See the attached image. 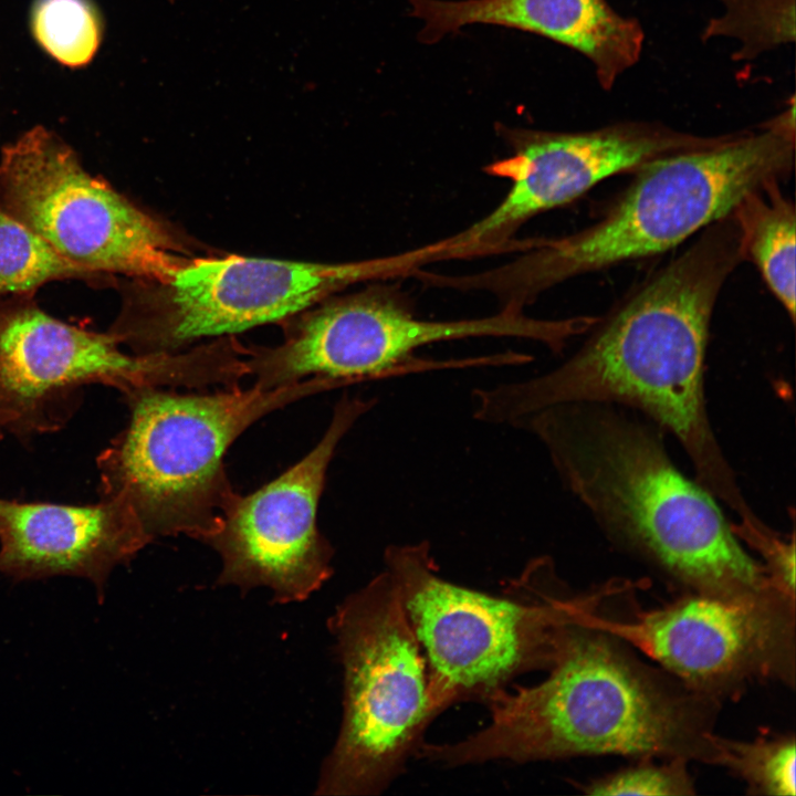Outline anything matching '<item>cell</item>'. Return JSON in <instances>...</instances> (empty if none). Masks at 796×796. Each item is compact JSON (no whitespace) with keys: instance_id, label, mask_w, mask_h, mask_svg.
Wrapping results in <instances>:
<instances>
[{"instance_id":"obj_1","label":"cell","mask_w":796,"mask_h":796,"mask_svg":"<svg viewBox=\"0 0 796 796\" xmlns=\"http://www.w3.org/2000/svg\"><path fill=\"white\" fill-rule=\"evenodd\" d=\"M743 259L729 216L642 285L557 367L523 380L476 388L472 416L515 429L546 408L578 402L632 409L671 433L695 479L741 527L762 519L746 501L710 421L704 364L710 322L723 283Z\"/></svg>"},{"instance_id":"obj_2","label":"cell","mask_w":796,"mask_h":796,"mask_svg":"<svg viewBox=\"0 0 796 796\" xmlns=\"http://www.w3.org/2000/svg\"><path fill=\"white\" fill-rule=\"evenodd\" d=\"M516 429L541 442L563 485L609 538L690 591L782 593L743 547L718 499L677 467L664 431L639 412L567 404L537 411Z\"/></svg>"},{"instance_id":"obj_3","label":"cell","mask_w":796,"mask_h":796,"mask_svg":"<svg viewBox=\"0 0 796 796\" xmlns=\"http://www.w3.org/2000/svg\"><path fill=\"white\" fill-rule=\"evenodd\" d=\"M548 669L542 682L489 701L485 727L454 743L423 742L418 757L447 767L604 754L714 764L718 701L646 666L618 638L574 618Z\"/></svg>"},{"instance_id":"obj_4","label":"cell","mask_w":796,"mask_h":796,"mask_svg":"<svg viewBox=\"0 0 796 796\" xmlns=\"http://www.w3.org/2000/svg\"><path fill=\"white\" fill-rule=\"evenodd\" d=\"M795 154V104L760 130L652 159L596 223L532 241L517 259L476 273L475 285L522 308L569 277L674 248L729 217L750 192L785 177Z\"/></svg>"},{"instance_id":"obj_5","label":"cell","mask_w":796,"mask_h":796,"mask_svg":"<svg viewBox=\"0 0 796 796\" xmlns=\"http://www.w3.org/2000/svg\"><path fill=\"white\" fill-rule=\"evenodd\" d=\"M345 385L312 377L275 388L132 391L124 396L127 426L97 458L101 496L126 501L153 540L184 535L206 543L238 494L223 462L231 444L268 413Z\"/></svg>"},{"instance_id":"obj_6","label":"cell","mask_w":796,"mask_h":796,"mask_svg":"<svg viewBox=\"0 0 796 796\" xmlns=\"http://www.w3.org/2000/svg\"><path fill=\"white\" fill-rule=\"evenodd\" d=\"M383 559L425 657L434 719L459 702L486 704L517 677L548 669L561 629L587 598L553 594L549 557L526 565L511 598L447 580L428 541L391 544Z\"/></svg>"},{"instance_id":"obj_7","label":"cell","mask_w":796,"mask_h":796,"mask_svg":"<svg viewBox=\"0 0 796 796\" xmlns=\"http://www.w3.org/2000/svg\"><path fill=\"white\" fill-rule=\"evenodd\" d=\"M327 625L343 669V718L315 793L379 795L434 720L425 657L385 569L337 605Z\"/></svg>"},{"instance_id":"obj_8","label":"cell","mask_w":796,"mask_h":796,"mask_svg":"<svg viewBox=\"0 0 796 796\" xmlns=\"http://www.w3.org/2000/svg\"><path fill=\"white\" fill-rule=\"evenodd\" d=\"M421 262L418 249L345 263L190 259L166 281L133 279L108 332L135 354L179 352L203 338L290 320L352 284L412 272Z\"/></svg>"},{"instance_id":"obj_9","label":"cell","mask_w":796,"mask_h":796,"mask_svg":"<svg viewBox=\"0 0 796 796\" xmlns=\"http://www.w3.org/2000/svg\"><path fill=\"white\" fill-rule=\"evenodd\" d=\"M326 301L291 321L282 344L248 348L254 384L275 388L322 377L353 385L436 367L493 366V356L427 362L412 355L434 343L475 337L523 338L559 352L583 331L579 317L536 318L512 307L478 318L422 320L394 294L371 287Z\"/></svg>"},{"instance_id":"obj_10","label":"cell","mask_w":796,"mask_h":796,"mask_svg":"<svg viewBox=\"0 0 796 796\" xmlns=\"http://www.w3.org/2000/svg\"><path fill=\"white\" fill-rule=\"evenodd\" d=\"M240 373L223 339L184 352L126 354L109 332L65 323L33 302L0 304V409L17 434L61 429L91 384L123 396L144 388L202 390L233 386Z\"/></svg>"},{"instance_id":"obj_11","label":"cell","mask_w":796,"mask_h":796,"mask_svg":"<svg viewBox=\"0 0 796 796\" xmlns=\"http://www.w3.org/2000/svg\"><path fill=\"white\" fill-rule=\"evenodd\" d=\"M0 205L63 258L105 277L166 281L190 260L161 222L86 171L44 126L2 148Z\"/></svg>"},{"instance_id":"obj_12","label":"cell","mask_w":796,"mask_h":796,"mask_svg":"<svg viewBox=\"0 0 796 796\" xmlns=\"http://www.w3.org/2000/svg\"><path fill=\"white\" fill-rule=\"evenodd\" d=\"M576 621L636 647L696 693L719 700L753 681H795V599L690 594L629 619L582 610Z\"/></svg>"},{"instance_id":"obj_13","label":"cell","mask_w":796,"mask_h":796,"mask_svg":"<svg viewBox=\"0 0 796 796\" xmlns=\"http://www.w3.org/2000/svg\"><path fill=\"white\" fill-rule=\"evenodd\" d=\"M376 398L344 395L316 446L254 492L238 493L206 544L220 556L218 584L242 591L266 587L280 604L302 601L332 576L334 548L317 510L336 449Z\"/></svg>"},{"instance_id":"obj_14","label":"cell","mask_w":796,"mask_h":796,"mask_svg":"<svg viewBox=\"0 0 796 796\" xmlns=\"http://www.w3.org/2000/svg\"><path fill=\"white\" fill-rule=\"evenodd\" d=\"M503 133L512 155L492 163L485 171L509 180L510 188L488 214L443 239L447 259L507 248L509 237L530 218L575 200L599 181L721 139L643 124L582 133L515 128H503Z\"/></svg>"},{"instance_id":"obj_15","label":"cell","mask_w":796,"mask_h":796,"mask_svg":"<svg viewBox=\"0 0 796 796\" xmlns=\"http://www.w3.org/2000/svg\"><path fill=\"white\" fill-rule=\"evenodd\" d=\"M151 540L133 507L117 496L87 505L0 498V573L17 580L77 576L102 594L115 566L128 563Z\"/></svg>"},{"instance_id":"obj_16","label":"cell","mask_w":796,"mask_h":796,"mask_svg":"<svg viewBox=\"0 0 796 796\" xmlns=\"http://www.w3.org/2000/svg\"><path fill=\"white\" fill-rule=\"evenodd\" d=\"M423 21L425 42H434L467 24L485 23L536 33L569 46L594 65L604 90L635 65L645 33L635 18L616 12L606 0H409Z\"/></svg>"},{"instance_id":"obj_17","label":"cell","mask_w":796,"mask_h":796,"mask_svg":"<svg viewBox=\"0 0 796 796\" xmlns=\"http://www.w3.org/2000/svg\"><path fill=\"white\" fill-rule=\"evenodd\" d=\"M773 180L745 196L731 213L743 259L758 268L766 284L795 320L794 203Z\"/></svg>"},{"instance_id":"obj_18","label":"cell","mask_w":796,"mask_h":796,"mask_svg":"<svg viewBox=\"0 0 796 796\" xmlns=\"http://www.w3.org/2000/svg\"><path fill=\"white\" fill-rule=\"evenodd\" d=\"M107 279L63 258L0 205V297L27 296L52 281L107 283Z\"/></svg>"},{"instance_id":"obj_19","label":"cell","mask_w":796,"mask_h":796,"mask_svg":"<svg viewBox=\"0 0 796 796\" xmlns=\"http://www.w3.org/2000/svg\"><path fill=\"white\" fill-rule=\"evenodd\" d=\"M31 29L38 44L70 67L90 63L103 35L101 15L91 0H35Z\"/></svg>"},{"instance_id":"obj_20","label":"cell","mask_w":796,"mask_h":796,"mask_svg":"<svg viewBox=\"0 0 796 796\" xmlns=\"http://www.w3.org/2000/svg\"><path fill=\"white\" fill-rule=\"evenodd\" d=\"M715 763L742 778L751 794H796L794 735H760L736 741L714 735Z\"/></svg>"},{"instance_id":"obj_21","label":"cell","mask_w":796,"mask_h":796,"mask_svg":"<svg viewBox=\"0 0 796 796\" xmlns=\"http://www.w3.org/2000/svg\"><path fill=\"white\" fill-rule=\"evenodd\" d=\"M724 14L712 19L703 36H733L742 42L735 59L795 41V0H721Z\"/></svg>"},{"instance_id":"obj_22","label":"cell","mask_w":796,"mask_h":796,"mask_svg":"<svg viewBox=\"0 0 796 796\" xmlns=\"http://www.w3.org/2000/svg\"><path fill=\"white\" fill-rule=\"evenodd\" d=\"M664 764L641 763L612 773L585 786L595 796L643 795L680 796L694 794L687 761L667 760Z\"/></svg>"},{"instance_id":"obj_23","label":"cell","mask_w":796,"mask_h":796,"mask_svg":"<svg viewBox=\"0 0 796 796\" xmlns=\"http://www.w3.org/2000/svg\"><path fill=\"white\" fill-rule=\"evenodd\" d=\"M10 416L2 409H0V440L3 437V431L9 429Z\"/></svg>"},{"instance_id":"obj_24","label":"cell","mask_w":796,"mask_h":796,"mask_svg":"<svg viewBox=\"0 0 796 796\" xmlns=\"http://www.w3.org/2000/svg\"><path fill=\"white\" fill-rule=\"evenodd\" d=\"M169 1H175V0H169Z\"/></svg>"}]
</instances>
